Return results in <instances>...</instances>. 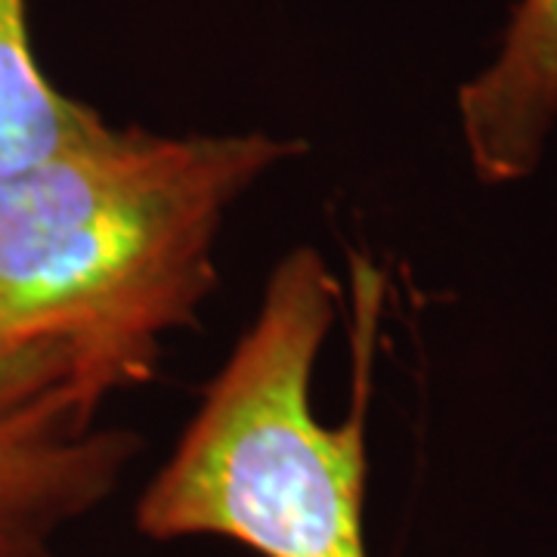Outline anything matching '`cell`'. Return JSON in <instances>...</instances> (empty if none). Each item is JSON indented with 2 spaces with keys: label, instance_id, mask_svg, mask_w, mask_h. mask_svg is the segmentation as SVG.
<instances>
[{
  "label": "cell",
  "instance_id": "6da1fadb",
  "mask_svg": "<svg viewBox=\"0 0 557 557\" xmlns=\"http://www.w3.org/2000/svg\"><path fill=\"white\" fill-rule=\"evenodd\" d=\"M270 134L106 127L0 183V359L57 354L87 416L156 379L214 295L230 208L298 156Z\"/></svg>",
  "mask_w": 557,
  "mask_h": 557
},
{
  "label": "cell",
  "instance_id": "7a4b0ae2",
  "mask_svg": "<svg viewBox=\"0 0 557 557\" xmlns=\"http://www.w3.org/2000/svg\"><path fill=\"white\" fill-rule=\"evenodd\" d=\"M338 310V278L317 248L278 260L258 317L139 498V533L223 536L263 557H369V350L359 354L357 406L344 424H322L310 399Z\"/></svg>",
  "mask_w": 557,
  "mask_h": 557
},
{
  "label": "cell",
  "instance_id": "3957f363",
  "mask_svg": "<svg viewBox=\"0 0 557 557\" xmlns=\"http://www.w3.org/2000/svg\"><path fill=\"white\" fill-rule=\"evenodd\" d=\"M137 453L134 434L81 409L65 359H0V557H57V536L112 496Z\"/></svg>",
  "mask_w": 557,
  "mask_h": 557
},
{
  "label": "cell",
  "instance_id": "277c9868",
  "mask_svg": "<svg viewBox=\"0 0 557 557\" xmlns=\"http://www.w3.org/2000/svg\"><path fill=\"white\" fill-rule=\"evenodd\" d=\"M456 106L483 183L536 174L557 127V0H515L496 57L458 87Z\"/></svg>",
  "mask_w": 557,
  "mask_h": 557
},
{
  "label": "cell",
  "instance_id": "5b68a950",
  "mask_svg": "<svg viewBox=\"0 0 557 557\" xmlns=\"http://www.w3.org/2000/svg\"><path fill=\"white\" fill-rule=\"evenodd\" d=\"M106 127L100 112L47 78L32 44L28 3L0 0V183Z\"/></svg>",
  "mask_w": 557,
  "mask_h": 557
}]
</instances>
